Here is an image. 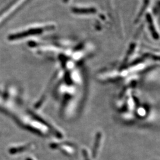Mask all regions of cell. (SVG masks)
<instances>
[{
	"mask_svg": "<svg viewBox=\"0 0 160 160\" xmlns=\"http://www.w3.org/2000/svg\"><path fill=\"white\" fill-rule=\"evenodd\" d=\"M62 139L53 140L50 145L51 148L59 150L61 152L69 156L75 154L77 152V147L74 144L66 141H62Z\"/></svg>",
	"mask_w": 160,
	"mask_h": 160,
	"instance_id": "6da1fadb",
	"label": "cell"
}]
</instances>
